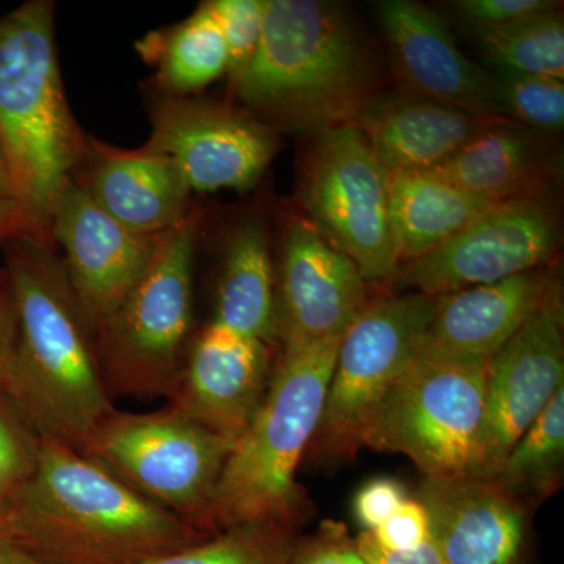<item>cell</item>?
Instances as JSON below:
<instances>
[{
  "instance_id": "9a60e30c",
  "label": "cell",
  "mask_w": 564,
  "mask_h": 564,
  "mask_svg": "<svg viewBox=\"0 0 564 564\" xmlns=\"http://www.w3.org/2000/svg\"><path fill=\"white\" fill-rule=\"evenodd\" d=\"M276 299L281 355L343 339L370 303L358 265L310 221H293L285 231Z\"/></svg>"
},
{
  "instance_id": "5bb4252c",
  "label": "cell",
  "mask_w": 564,
  "mask_h": 564,
  "mask_svg": "<svg viewBox=\"0 0 564 564\" xmlns=\"http://www.w3.org/2000/svg\"><path fill=\"white\" fill-rule=\"evenodd\" d=\"M63 267L91 336L120 307L150 262L158 236H141L113 220L70 182L51 221Z\"/></svg>"
},
{
  "instance_id": "7a4b0ae2",
  "label": "cell",
  "mask_w": 564,
  "mask_h": 564,
  "mask_svg": "<svg viewBox=\"0 0 564 564\" xmlns=\"http://www.w3.org/2000/svg\"><path fill=\"white\" fill-rule=\"evenodd\" d=\"M18 317V347L3 393L40 436L80 451L115 408L90 328L54 245L20 236L2 245Z\"/></svg>"
},
{
  "instance_id": "4dcf8cb0",
  "label": "cell",
  "mask_w": 564,
  "mask_h": 564,
  "mask_svg": "<svg viewBox=\"0 0 564 564\" xmlns=\"http://www.w3.org/2000/svg\"><path fill=\"white\" fill-rule=\"evenodd\" d=\"M204 3L220 28L228 47V73L234 76L250 63L261 43L265 0H210Z\"/></svg>"
},
{
  "instance_id": "277c9868",
  "label": "cell",
  "mask_w": 564,
  "mask_h": 564,
  "mask_svg": "<svg viewBox=\"0 0 564 564\" xmlns=\"http://www.w3.org/2000/svg\"><path fill=\"white\" fill-rule=\"evenodd\" d=\"M54 14V3L31 0L0 18V143L18 203L52 245V215L88 140L66 101Z\"/></svg>"
},
{
  "instance_id": "d590c367",
  "label": "cell",
  "mask_w": 564,
  "mask_h": 564,
  "mask_svg": "<svg viewBox=\"0 0 564 564\" xmlns=\"http://www.w3.org/2000/svg\"><path fill=\"white\" fill-rule=\"evenodd\" d=\"M18 347V317L7 274L0 270V392L6 389Z\"/></svg>"
},
{
  "instance_id": "30bf717a",
  "label": "cell",
  "mask_w": 564,
  "mask_h": 564,
  "mask_svg": "<svg viewBox=\"0 0 564 564\" xmlns=\"http://www.w3.org/2000/svg\"><path fill=\"white\" fill-rule=\"evenodd\" d=\"M300 199L323 239L358 265L367 282L391 281L397 269L389 173L356 126L310 137Z\"/></svg>"
},
{
  "instance_id": "f546056e",
  "label": "cell",
  "mask_w": 564,
  "mask_h": 564,
  "mask_svg": "<svg viewBox=\"0 0 564 564\" xmlns=\"http://www.w3.org/2000/svg\"><path fill=\"white\" fill-rule=\"evenodd\" d=\"M41 436L6 393L0 392V513L39 467Z\"/></svg>"
},
{
  "instance_id": "484cf974",
  "label": "cell",
  "mask_w": 564,
  "mask_h": 564,
  "mask_svg": "<svg viewBox=\"0 0 564 564\" xmlns=\"http://www.w3.org/2000/svg\"><path fill=\"white\" fill-rule=\"evenodd\" d=\"M474 35L494 70L564 79V21L558 10Z\"/></svg>"
},
{
  "instance_id": "8992f818",
  "label": "cell",
  "mask_w": 564,
  "mask_h": 564,
  "mask_svg": "<svg viewBox=\"0 0 564 564\" xmlns=\"http://www.w3.org/2000/svg\"><path fill=\"white\" fill-rule=\"evenodd\" d=\"M199 214L155 240L147 269L93 337L109 395L172 392L192 328L193 258Z\"/></svg>"
},
{
  "instance_id": "83f0119b",
  "label": "cell",
  "mask_w": 564,
  "mask_h": 564,
  "mask_svg": "<svg viewBox=\"0 0 564 564\" xmlns=\"http://www.w3.org/2000/svg\"><path fill=\"white\" fill-rule=\"evenodd\" d=\"M296 540V527L272 522L237 525L141 564H289Z\"/></svg>"
},
{
  "instance_id": "74e56055",
  "label": "cell",
  "mask_w": 564,
  "mask_h": 564,
  "mask_svg": "<svg viewBox=\"0 0 564 564\" xmlns=\"http://www.w3.org/2000/svg\"><path fill=\"white\" fill-rule=\"evenodd\" d=\"M20 236H35L31 221L17 199L0 196V247Z\"/></svg>"
},
{
  "instance_id": "f1b7e54d",
  "label": "cell",
  "mask_w": 564,
  "mask_h": 564,
  "mask_svg": "<svg viewBox=\"0 0 564 564\" xmlns=\"http://www.w3.org/2000/svg\"><path fill=\"white\" fill-rule=\"evenodd\" d=\"M494 95L505 120L530 131L560 132L564 126V84L549 77L491 70Z\"/></svg>"
},
{
  "instance_id": "f35d334b",
  "label": "cell",
  "mask_w": 564,
  "mask_h": 564,
  "mask_svg": "<svg viewBox=\"0 0 564 564\" xmlns=\"http://www.w3.org/2000/svg\"><path fill=\"white\" fill-rule=\"evenodd\" d=\"M0 564H43L9 541L0 540Z\"/></svg>"
},
{
  "instance_id": "cb8c5ba5",
  "label": "cell",
  "mask_w": 564,
  "mask_h": 564,
  "mask_svg": "<svg viewBox=\"0 0 564 564\" xmlns=\"http://www.w3.org/2000/svg\"><path fill=\"white\" fill-rule=\"evenodd\" d=\"M215 323L273 345L278 343V299L265 228L248 221L226 252L218 285Z\"/></svg>"
},
{
  "instance_id": "d6986e66",
  "label": "cell",
  "mask_w": 564,
  "mask_h": 564,
  "mask_svg": "<svg viewBox=\"0 0 564 564\" xmlns=\"http://www.w3.org/2000/svg\"><path fill=\"white\" fill-rule=\"evenodd\" d=\"M77 184L113 220L141 236H161L192 214V191L172 161L141 147L120 150L87 140Z\"/></svg>"
},
{
  "instance_id": "1f68e13d",
  "label": "cell",
  "mask_w": 564,
  "mask_h": 564,
  "mask_svg": "<svg viewBox=\"0 0 564 564\" xmlns=\"http://www.w3.org/2000/svg\"><path fill=\"white\" fill-rule=\"evenodd\" d=\"M289 564H367L356 540L339 522H325L313 536L300 538Z\"/></svg>"
},
{
  "instance_id": "2e32d148",
  "label": "cell",
  "mask_w": 564,
  "mask_h": 564,
  "mask_svg": "<svg viewBox=\"0 0 564 564\" xmlns=\"http://www.w3.org/2000/svg\"><path fill=\"white\" fill-rule=\"evenodd\" d=\"M272 348L209 323L187 348L169 404L212 432L239 440L269 388Z\"/></svg>"
},
{
  "instance_id": "4316f807",
  "label": "cell",
  "mask_w": 564,
  "mask_h": 564,
  "mask_svg": "<svg viewBox=\"0 0 564 564\" xmlns=\"http://www.w3.org/2000/svg\"><path fill=\"white\" fill-rule=\"evenodd\" d=\"M564 464V386L516 441L492 475L521 499L547 497L562 481Z\"/></svg>"
},
{
  "instance_id": "d4e9b609",
  "label": "cell",
  "mask_w": 564,
  "mask_h": 564,
  "mask_svg": "<svg viewBox=\"0 0 564 564\" xmlns=\"http://www.w3.org/2000/svg\"><path fill=\"white\" fill-rule=\"evenodd\" d=\"M137 50L154 66L155 84L169 96L203 90L229 70L228 47L206 3L180 24L151 32Z\"/></svg>"
},
{
  "instance_id": "e575fe53",
  "label": "cell",
  "mask_w": 564,
  "mask_h": 564,
  "mask_svg": "<svg viewBox=\"0 0 564 564\" xmlns=\"http://www.w3.org/2000/svg\"><path fill=\"white\" fill-rule=\"evenodd\" d=\"M406 499V489L400 481L392 478H377L362 486L356 494V519L366 532H373Z\"/></svg>"
},
{
  "instance_id": "5b68a950",
  "label": "cell",
  "mask_w": 564,
  "mask_h": 564,
  "mask_svg": "<svg viewBox=\"0 0 564 564\" xmlns=\"http://www.w3.org/2000/svg\"><path fill=\"white\" fill-rule=\"evenodd\" d=\"M339 344L325 340L274 362L261 406L223 469L204 522L207 536L259 522L302 524L310 510L296 467L321 423Z\"/></svg>"
},
{
  "instance_id": "ba28073f",
  "label": "cell",
  "mask_w": 564,
  "mask_h": 564,
  "mask_svg": "<svg viewBox=\"0 0 564 564\" xmlns=\"http://www.w3.org/2000/svg\"><path fill=\"white\" fill-rule=\"evenodd\" d=\"M488 366L415 359L378 406L364 447L408 456L423 478L473 475Z\"/></svg>"
},
{
  "instance_id": "6da1fadb",
  "label": "cell",
  "mask_w": 564,
  "mask_h": 564,
  "mask_svg": "<svg viewBox=\"0 0 564 564\" xmlns=\"http://www.w3.org/2000/svg\"><path fill=\"white\" fill-rule=\"evenodd\" d=\"M207 538L47 436L31 481L0 513V540L43 564H141Z\"/></svg>"
},
{
  "instance_id": "603a6c76",
  "label": "cell",
  "mask_w": 564,
  "mask_h": 564,
  "mask_svg": "<svg viewBox=\"0 0 564 564\" xmlns=\"http://www.w3.org/2000/svg\"><path fill=\"white\" fill-rule=\"evenodd\" d=\"M494 206L433 172L389 174V218L399 267L443 247Z\"/></svg>"
},
{
  "instance_id": "9c48e42d",
  "label": "cell",
  "mask_w": 564,
  "mask_h": 564,
  "mask_svg": "<svg viewBox=\"0 0 564 564\" xmlns=\"http://www.w3.org/2000/svg\"><path fill=\"white\" fill-rule=\"evenodd\" d=\"M434 306L432 296L395 292L367 304L351 323L311 443L317 455L348 459L361 451L378 406L417 359Z\"/></svg>"
},
{
  "instance_id": "8d00e7d4",
  "label": "cell",
  "mask_w": 564,
  "mask_h": 564,
  "mask_svg": "<svg viewBox=\"0 0 564 564\" xmlns=\"http://www.w3.org/2000/svg\"><path fill=\"white\" fill-rule=\"evenodd\" d=\"M356 545L367 564H444L430 540L413 551L389 552L377 544L372 533L364 532L356 538Z\"/></svg>"
},
{
  "instance_id": "ffe728a7",
  "label": "cell",
  "mask_w": 564,
  "mask_h": 564,
  "mask_svg": "<svg viewBox=\"0 0 564 564\" xmlns=\"http://www.w3.org/2000/svg\"><path fill=\"white\" fill-rule=\"evenodd\" d=\"M554 278L544 267L437 296L417 359L491 361L536 311Z\"/></svg>"
},
{
  "instance_id": "3957f363",
  "label": "cell",
  "mask_w": 564,
  "mask_h": 564,
  "mask_svg": "<svg viewBox=\"0 0 564 564\" xmlns=\"http://www.w3.org/2000/svg\"><path fill=\"white\" fill-rule=\"evenodd\" d=\"M231 82L256 120L307 137L352 124L380 93L355 22L323 0H265L261 43Z\"/></svg>"
},
{
  "instance_id": "ab89813d",
  "label": "cell",
  "mask_w": 564,
  "mask_h": 564,
  "mask_svg": "<svg viewBox=\"0 0 564 564\" xmlns=\"http://www.w3.org/2000/svg\"><path fill=\"white\" fill-rule=\"evenodd\" d=\"M0 196L17 199V195H14L13 180H11L9 162H7V155L6 151H3L2 143H0Z\"/></svg>"
},
{
  "instance_id": "7c38bea8",
  "label": "cell",
  "mask_w": 564,
  "mask_h": 564,
  "mask_svg": "<svg viewBox=\"0 0 564 564\" xmlns=\"http://www.w3.org/2000/svg\"><path fill=\"white\" fill-rule=\"evenodd\" d=\"M564 383V306L554 278L540 306L492 356L473 477H492Z\"/></svg>"
},
{
  "instance_id": "8fae6325",
  "label": "cell",
  "mask_w": 564,
  "mask_h": 564,
  "mask_svg": "<svg viewBox=\"0 0 564 564\" xmlns=\"http://www.w3.org/2000/svg\"><path fill=\"white\" fill-rule=\"evenodd\" d=\"M558 242V221L544 195L496 204L443 247L400 265L389 284L437 299L544 269Z\"/></svg>"
},
{
  "instance_id": "ac0fdd59",
  "label": "cell",
  "mask_w": 564,
  "mask_h": 564,
  "mask_svg": "<svg viewBox=\"0 0 564 564\" xmlns=\"http://www.w3.org/2000/svg\"><path fill=\"white\" fill-rule=\"evenodd\" d=\"M430 541L444 564H518L527 534L522 500L494 477L423 478Z\"/></svg>"
},
{
  "instance_id": "836d02e7",
  "label": "cell",
  "mask_w": 564,
  "mask_h": 564,
  "mask_svg": "<svg viewBox=\"0 0 564 564\" xmlns=\"http://www.w3.org/2000/svg\"><path fill=\"white\" fill-rule=\"evenodd\" d=\"M370 533L386 551H413L430 540L429 514L417 499H406L383 524Z\"/></svg>"
},
{
  "instance_id": "52a82bcc",
  "label": "cell",
  "mask_w": 564,
  "mask_h": 564,
  "mask_svg": "<svg viewBox=\"0 0 564 564\" xmlns=\"http://www.w3.org/2000/svg\"><path fill=\"white\" fill-rule=\"evenodd\" d=\"M234 445L236 440L212 432L169 404L154 413L115 410L79 452L206 534L207 511Z\"/></svg>"
},
{
  "instance_id": "e0dca14e",
  "label": "cell",
  "mask_w": 564,
  "mask_h": 564,
  "mask_svg": "<svg viewBox=\"0 0 564 564\" xmlns=\"http://www.w3.org/2000/svg\"><path fill=\"white\" fill-rule=\"evenodd\" d=\"M377 17L403 91L488 120H505L491 74L469 61L447 25L429 7L383 0Z\"/></svg>"
},
{
  "instance_id": "4fadbf2b",
  "label": "cell",
  "mask_w": 564,
  "mask_h": 564,
  "mask_svg": "<svg viewBox=\"0 0 564 564\" xmlns=\"http://www.w3.org/2000/svg\"><path fill=\"white\" fill-rule=\"evenodd\" d=\"M144 147L174 163L192 192L248 191L273 161L278 140L247 110L162 95Z\"/></svg>"
},
{
  "instance_id": "d6a6232c",
  "label": "cell",
  "mask_w": 564,
  "mask_h": 564,
  "mask_svg": "<svg viewBox=\"0 0 564 564\" xmlns=\"http://www.w3.org/2000/svg\"><path fill=\"white\" fill-rule=\"evenodd\" d=\"M554 0H459L455 9L473 31L502 28L532 14L558 10Z\"/></svg>"
},
{
  "instance_id": "7402d4cb",
  "label": "cell",
  "mask_w": 564,
  "mask_h": 564,
  "mask_svg": "<svg viewBox=\"0 0 564 564\" xmlns=\"http://www.w3.org/2000/svg\"><path fill=\"white\" fill-rule=\"evenodd\" d=\"M433 173L484 202L502 204L544 195L552 165L540 137L518 122L500 120Z\"/></svg>"
},
{
  "instance_id": "44dd1931",
  "label": "cell",
  "mask_w": 564,
  "mask_h": 564,
  "mask_svg": "<svg viewBox=\"0 0 564 564\" xmlns=\"http://www.w3.org/2000/svg\"><path fill=\"white\" fill-rule=\"evenodd\" d=\"M497 121L402 90L378 93L352 126L392 174L433 172Z\"/></svg>"
}]
</instances>
